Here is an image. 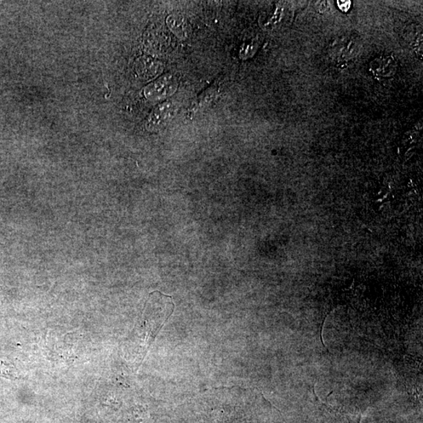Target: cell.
<instances>
[{"mask_svg":"<svg viewBox=\"0 0 423 423\" xmlns=\"http://www.w3.org/2000/svg\"><path fill=\"white\" fill-rule=\"evenodd\" d=\"M0 376L10 380L18 379V373L12 365L0 362Z\"/></svg>","mask_w":423,"mask_h":423,"instance_id":"obj_6","label":"cell"},{"mask_svg":"<svg viewBox=\"0 0 423 423\" xmlns=\"http://www.w3.org/2000/svg\"><path fill=\"white\" fill-rule=\"evenodd\" d=\"M167 24L169 30L176 37L185 39L190 36L191 27L184 16L180 14H172L168 16Z\"/></svg>","mask_w":423,"mask_h":423,"instance_id":"obj_4","label":"cell"},{"mask_svg":"<svg viewBox=\"0 0 423 423\" xmlns=\"http://www.w3.org/2000/svg\"><path fill=\"white\" fill-rule=\"evenodd\" d=\"M397 61L391 56H381L371 62L369 70L377 77H391L396 73Z\"/></svg>","mask_w":423,"mask_h":423,"instance_id":"obj_3","label":"cell"},{"mask_svg":"<svg viewBox=\"0 0 423 423\" xmlns=\"http://www.w3.org/2000/svg\"><path fill=\"white\" fill-rule=\"evenodd\" d=\"M217 94H218V88H217L216 84H214L203 91V92L194 101L190 107V112L196 113L207 107L215 101Z\"/></svg>","mask_w":423,"mask_h":423,"instance_id":"obj_5","label":"cell"},{"mask_svg":"<svg viewBox=\"0 0 423 423\" xmlns=\"http://www.w3.org/2000/svg\"><path fill=\"white\" fill-rule=\"evenodd\" d=\"M178 82L172 74H165L147 85L144 89L145 99L150 101H161L176 92Z\"/></svg>","mask_w":423,"mask_h":423,"instance_id":"obj_1","label":"cell"},{"mask_svg":"<svg viewBox=\"0 0 423 423\" xmlns=\"http://www.w3.org/2000/svg\"><path fill=\"white\" fill-rule=\"evenodd\" d=\"M345 3L346 4H342L341 1L338 2V7L342 11V12H347V11L351 8V1H346Z\"/></svg>","mask_w":423,"mask_h":423,"instance_id":"obj_7","label":"cell"},{"mask_svg":"<svg viewBox=\"0 0 423 423\" xmlns=\"http://www.w3.org/2000/svg\"><path fill=\"white\" fill-rule=\"evenodd\" d=\"M178 111L175 103L172 101H165L154 108L148 116L145 127L150 132H156L172 121Z\"/></svg>","mask_w":423,"mask_h":423,"instance_id":"obj_2","label":"cell"}]
</instances>
